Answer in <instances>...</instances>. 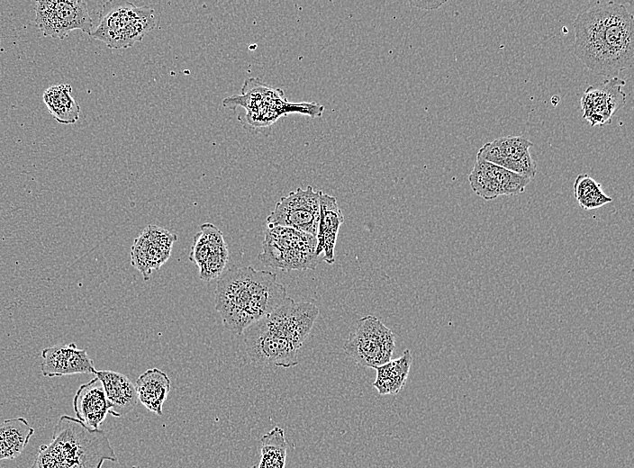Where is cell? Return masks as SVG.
<instances>
[{"instance_id": "1", "label": "cell", "mask_w": 634, "mask_h": 468, "mask_svg": "<svg viewBox=\"0 0 634 468\" xmlns=\"http://www.w3.org/2000/svg\"><path fill=\"white\" fill-rule=\"evenodd\" d=\"M573 25L575 54L590 71L612 76L632 67L634 19L624 4L596 2Z\"/></svg>"}, {"instance_id": "2", "label": "cell", "mask_w": 634, "mask_h": 468, "mask_svg": "<svg viewBox=\"0 0 634 468\" xmlns=\"http://www.w3.org/2000/svg\"><path fill=\"white\" fill-rule=\"evenodd\" d=\"M320 310L312 302L286 297L271 313L244 331L246 351L252 362L290 368L298 364V353Z\"/></svg>"}, {"instance_id": "3", "label": "cell", "mask_w": 634, "mask_h": 468, "mask_svg": "<svg viewBox=\"0 0 634 468\" xmlns=\"http://www.w3.org/2000/svg\"><path fill=\"white\" fill-rule=\"evenodd\" d=\"M214 306L224 327L235 335L275 310L287 297L276 274L250 266H233L218 278Z\"/></svg>"}, {"instance_id": "4", "label": "cell", "mask_w": 634, "mask_h": 468, "mask_svg": "<svg viewBox=\"0 0 634 468\" xmlns=\"http://www.w3.org/2000/svg\"><path fill=\"white\" fill-rule=\"evenodd\" d=\"M104 461L118 463L106 434L62 415L50 443L39 447L31 468H101Z\"/></svg>"}, {"instance_id": "5", "label": "cell", "mask_w": 634, "mask_h": 468, "mask_svg": "<svg viewBox=\"0 0 634 468\" xmlns=\"http://www.w3.org/2000/svg\"><path fill=\"white\" fill-rule=\"evenodd\" d=\"M155 26L156 16L151 7L136 6L126 1H107L90 36L110 49H127L140 41Z\"/></svg>"}, {"instance_id": "6", "label": "cell", "mask_w": 634, "mask_h": 468, "mask_svg": "<svg viewBox=\"0 0 634 468\" xmlns=\"http://www.w3.org/2000/svg\"><path fill=\"white\" fill-rule=\"evenodd\" d=\"M316 237L282 226H267L258 256L266 266L282 271L313 270L322 261L316 254Z\"/></svg>"}, {"instance_id": "7", "label": "cell", "mask_w": 634, "mask_h": 468, "mask_svg": "<svg viewBox=\"0 0 634 468\" xmlns=\"http://www.w3.org/2000/svg\"><path fill=\"white\" fill-rule=\"evenodd\" d=\"M395 337L378 318L358 319L344 343L345 353L361 367L376 368L391 360Z\"/></svg>"}, {"instance_id": "8", "label": "cell", "mask_w": 634, "mask_h": 468, "mask_svg": "<svg viewBox=\"0 0 634 468\" xmlns=\"http://www.w3.org/2000/svg\"><path fill=\"white\" fill-rule=\"evenodd\" d=\"M35 23L44 36L64 39L80 30L90 35L94 22L83 0H41L35 4Z\"/></svg>"}, {"instance_id": "9", "label": "cell", "mask_w": 634, "mask_h": 468, "mask_svg": "<svg viewBox=\"0 0 634 468\" xmlns=\"http://www.w3.org/2000/svg\"><path fill=\"white\" fill-rule=\"evenodd\" d=\"M320 192L308 185L282 196L267 216V226L287 227L316 237Z\"/></svg>"}, {"instance_id": "10", "label": "cell", "mask_w": 634, "mask_h": 468, "mask_svg": "<svg viewBox=\"0 0 634 468\" xmlns=\"http://www.w3.org/2000/svg\"><path fill=\"white\" fill-rule=\"evenodd\" d=\"M533 143L524 136H506L485 143L476 158L503 167L507 170L534 178L537 166L530 156Z\"/></svg>"}, {"instance_id": "11", "label": "cell", "mask_w": 634, "mask_h": 468, "mask_svg": "<svg viewBox=\"0 0 634 468\" xmlns=\"http://www.w3.org/2000/svg\"><path fill=\"white\" fill-rule=\"evenodd\" d=\"M189 260L198 267L201 280L218 279L229 261L228 247L222 232L213 223H204L194 237Z\"/></svg>"}, {"instance_id": "12", "label": "cell", "mask_w": 634, "mask_h": 468, "mask_svg": "<svg viewBox=\"0 0 634 468\" xmlns=\"http://www.w3.org/2000/svg\"><path fill=\"white\" fill-rule=\"evenodd\" d=\"M531 179L476 158L468 176L472 190L485 201L500 195H516L523 193Z\"/></svg>"}, {"instance_id": "13", "label": "cell", "mask_w": 634, "mask_h": 468, "mask_svg": "<svg viewBox=\"0 0 634 468\" xmlns=\"http://www.w3.org/2000/svg\"><path fill=\"white\" fill-rule=\"evenodd\" d=\"M177 235L157 225H148L131 248V264L148 281L153 270L165 264L171 254Z\"/></svg>"}, {"instance_id": "14", "label": "cell", "mask_w": 634, "mask_h": 468, "mask_svg": "<svg viewBox=\"0 0 634 468\" xmlns=\"http://www.w3.org/2000/svg\"><path fill=\"white\" fill-rule=\"evenodd\" d=\"M626 82L614 76L600 84L589 86L581 98L583 118L591 126H603L611 122L614 114L625 104L622 90Z\"/></svg>"}, {"instance_id": "15", "label": "cell", "mask_w": 634, "mask_h": 468, "mask_svg": "<svg viewBox=\"0 0 634 468\" xmlns=\"http://www.w3.org/2000/svg\"><path fill=\"white\" fill-rule=\"evenodd\" d=\"M41 371L43 376L55 377L79 374H94L93 360L85 349L75 343L57 344L41 351Z\"/></svg>"}, {"instance_id": "16", "label": "cell", "mask_w": 634, "mask_h": 468, "mask_svg": "<svg viewBox=\"0 0 634 468\" xmlns=\"http://www.w3.org/2000/svg\"><path fill=\"white\" fill-rule=\"evenodd\" d=\"M320 216L316 234V254L327 264L335 261L338 233L344 222V216L334 196L320 192Z\"/></svg>"}, {"instance_id": "17", "label": "cell", "mask_w": 634, "mask_h": 468, "mask_svg": "<svg viewBox=\"0 0 634 468\" xmlns=\"http://www.w3.org/2000/svg\"><path fill=\"white\" fill-rule=\"evenodd\" d=\"M110 408L104 386L96 376L80 385L73 398L77 418L90 429H98Z\"/></svg>"}, {"instance_id": "18", "label": "cell", "mask_w": 634, "mask_h": 468, "mask_svg": "<svg viewBox=\"0 0 634 468\" xmlns=\"http://www.w3.org/2000/svg\"><path fill=\"white\" fill-rule=\"evenodd\" d=\"M95 375L104 386L112 416L121 418L134 410L138 403L136 386L126 375L110 370L95 371Z\"/></svg>"}, {"instance_id": "19", "label": "cell", "mask_w": 634, "mask_h": 468, "mask_svg": "<svg viewBox=\"0 0 634 468\" xmlns=\"http://www.w3.org/2000/svg\"><path fill=\"white\" fill-rule=\"evenodd\" d=\"M135 386L138 400L149 411L162 416L171 386L168 374L158 368H149L138 377Z\"/></svg>"}, {"instance_id": "20", "label": "cell", "mask_w": 634, "mask_h": 468, "mask_svg": "<svg viewBox=\"0 0 634 468\" xmlns=\"http://www.w3.org/2000/svg\"><path fill=\"white\" fill-rule=\"evenodd\" d=\"M412 363L411 351L405 349L400 357L375 368L376 376L372 385L378 394L397 395L406 384Z\"/></svg>"}, {"instance_id": "21", "label": "cell", "mask_w": 634, "mask_h": 468, "mask_svg": "<svg viewBox=\"0 0 634 468\" xmlns=\"http://www.w3.org/2000/svg\"><path fill=\"white\" fill-rule=\"evenodd\" d=\"M33 434L34 428L23 417L11 418L0 423V461L17 458Z\"/></svg>"}, {"instance_id": "22", "label": "cell", "mask_w": 634, "mask_h": 468, "mask_svg": "<svg viewBox=\"0 0 634 468\" xmlns=\"http://www.w3.org/2000/svg\"><path fill=\"white\" fill-rule=\"evenodd\" d=\"M50 115L59 123L73 124L79 119L80 107L72 96L69 84H59L48 87L42 95Z\"/></svg>"}, {"instance_id": "23", "label": "cell", "mask_w": 634, "mask_h": 468, "mask_svg": "<svg viewBox=\"0 0 634 468\" xmlns=\"http://www.w3.org/2000/svg\"><path fill=\"white\" fill-rule=\"evenodd\" d=\"M260 458L251 468H285L287 442L285 431L276 426L261 437Z\"/></svg>"}, {"instance_id": "24", "label": "cell", "mask_w": 634, "mask_h": 468, "mask_svg": "<svg viewBox=\"0 0 634 468\" xmlns=\"http://www.w3.org/2000/svg\"><path fill=\"white\" fill-rule=\"evenodd\" d=\"M574 193L580 207L586 211L602 207L612 201L603 193L601 184L586 174L577 176Z\"/></svg>"}, {"instance_id": "25", "label": "cell", "mask_w": 634, "mask_h": 468, "mask_svg": "<svg viewBox=\"0 0 634 468\" xmlns=\"http://www.w3.org/2000/svg\"><path fill=\"white\" fill-rule=\"evenodd\" d=\"M131 468H140V466L133 465Z\"/></svg>"}]
</instances>
